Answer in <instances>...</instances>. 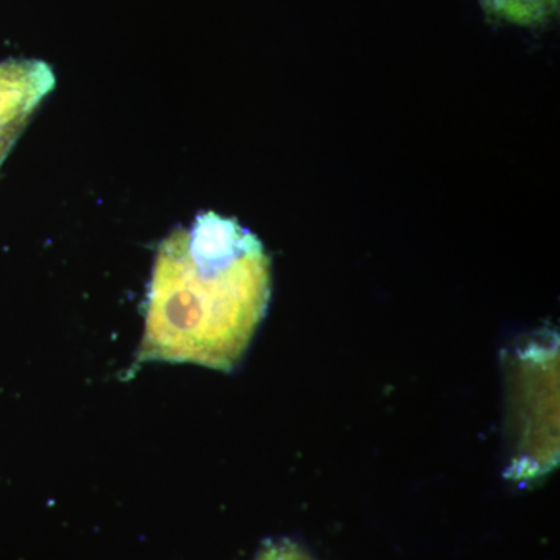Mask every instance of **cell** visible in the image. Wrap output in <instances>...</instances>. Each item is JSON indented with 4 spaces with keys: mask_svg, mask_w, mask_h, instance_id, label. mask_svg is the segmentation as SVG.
Instances as JSON below:
<instances>
[{
    "mask_svg": "<svg viewBox=\"0 0 560 560\" xmlns=\"http://www.w3.org/2000/svg\"><path fill=\"white\" fill-rule=\"evenodd\" d=\"M490 21L536 27L558 14L560 0H480Z\"/></svg>",
    "mask_w": 560,
    "mask_h": 560,
    "instance_id": "obj_3",
    "label": "cell"
},
{
    "mask_svg": "<svg viewBox=\"0 0 560 560\" xmlns=\"http://www.w3.org/2000/svg\"><path fill=\"white\" fill-rule=\"evenodd\" d=\"M256 560H315L311 552L290 539L265 541Z\"/></svg>",
    "mask_w": 560,
    "mask_h": 560,
    "instance_id": "obj_4",
    "label": "cell"
},
{
    "mask_svg": "<svg viewBox=\"0 0 560 560\" xmlns=\"http://www.w3.org/2000/svg\"><path fill=\"white\" fill-rule=\"evenodd\" d=\"M54 88L55 75L46 62H0V167Z\"/></svg>",
    "mask_w": 560,
    "mask_h": 560,
    "instance_id": "obj_2",
    "label": "cell"
},
{
    "mask_svg": "<svg viewBox=\"0 0 560 560\" xmlns=\"http://www.w3.org/2000/svg\"><path fill=\"white\" fill-rule=\"evenodd\" d=\"M271 298V260L237 220L205 212L158 249L139 361L230 372Z\"/></svg>",
    "mask_w": 560,
    "mask_h": 560,
    "instance_id": "obj_1",
    "label": "cell"
}]
</instances>
